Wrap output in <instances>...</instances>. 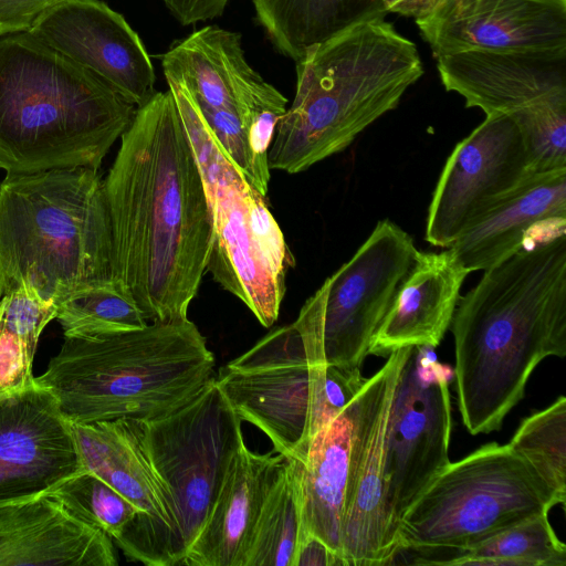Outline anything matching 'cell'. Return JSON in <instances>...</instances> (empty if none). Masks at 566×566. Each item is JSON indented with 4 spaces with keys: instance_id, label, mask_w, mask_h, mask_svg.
<instances>
[{
    "instance_id": "ba28073f",
    "label": "cell",
    "mask_w": 566,
    "mask_h": 566,
    "mask_svg": "<svg viewBox=\"0 0 566 566\" xmlns=\"http://www.w3.org/2000/svg\"><path fill=\"white\" fill-rule=\"evenodd\" d=\"M176 105L211 210L207 271L270 327L279 317L294 259L265 196L226 157L192 99L184 94Z\"/></svg>"
},
{
    "instance_id": "9a60e30c",
    "label": "cell",
    "mask_w": 566,
    "mask_h": 566,
    "mask_svg": "<svg viewBox=\"0 0 566 566\" xmlns=\"http://www.w3.org/2000/svg\"><path fill=\"white\" fill-rule=\"evenodd\" d=\"M161 66L167 82L182 84L198 108L237 115L258 169H270L269 148L287 99L249 65L239 33L213 25L195 31L163 55Z\"/></svg>"
},
{
    "instance_id": "3957f363",
    "label": "cell",
    "mask_w": 566,
    "mask_h": 566,
    "mask_svg": "<svg viewBox=\"0 0 566 566\" xmlns=\"http://www.w3.org/2000/svg\"><path fill=\"white\" fill-rule=\"evenodd\" d=\"M423 72L416 43L385 17L310 46L296 62L294 99L275 126L270 169L298 174L346 149Z\"/></svg>"
},
{
    "instance_id": "9c48e42d",
    "label": "cell",
    "mask_w": 566,
    "mask_h": 566,
    "mask_svg": "<svg viewBox=\"0 0 566 566\" xmlns=\"http://www.w3.org/2000/svg\"><path fill=\"white\" fill-rule=\"evenodd\" d=\"M130 420L170 500L172 523L156 566L181 565L243 442L242 420L214 377L176 410L148 420Z\"/></svg>"
},
{
    "instance_id": "8fae6325",
    "label": "cell",
    "mask_w": 566,
    "mask_h": 566,
    "mask_svg": "<svg viewBox=\"0 0 566 566\" xmlns=\"http://www.w3.org/2000/svg\"><path fill=\"white\" fill-rule=\"evenodd\" d=\"M436 60L446 91L467 107L517 124L533 174L566 168V52L469 50Z\"/></svg>"
},
{
    "instance_id": "d6986e66",
    "label": "cell",
    "mask_w": 566,
    "mask_h": 566,
    "mask_svg": "<svg viewBox=\"0 0 566 566\" xmlns=\"http://www.w3.org/2000/svg\"><path fill=\"white\" fill-rule=\"evenodd\" d=\"M92 71L137 107L156 93V75L138 34L101 0H61L29 30Z\"/></svg>"
},
{
    "instance_id": "d4e9b609",
    "label": "cell",
    "mask_w": 566,
    "mask_h": 566,
    "mask_svg": "<svg viewBox=\"0 0 566 566\" xmlns=\"http://www.w3.org/2000/svg\"><path fill=\"white\" fill-rule=\"evenodd\" d=\"M360 400L359 391L315 434L301 473L303 531L322 539L343 562L342 518Z\"/></svg>"
},
{
    "instance_id": "e0dca14e",
    "label": "cell",
    "mask_w": 566,
    "mask_h": 566,
    "mask_svg": "<svg viewBox=\"0 0 566 566\" xmlns=\"http://www.w3.org/2000/svg\"><path fill=\"white\" fill-rule=\"evenodd\" d=\"M71 426L83 470L101 478L139 511L114 541L129 559L156 566L172 523L170 500L132 420Z\"/></svg>"
},
{
    "instance_id": "5b68a950",
    "label": "cell",
    "mask_w": 566,
    "mask_h": 566,
    "mask_svg": "<svg viewBox=\"0 0 566 566\" xmlns=\"http://www.w3.org/2000/svg\"><path fill=\"white\" fill-rule=\"evenodd\" d=\"M214 377V357L189 319L143 328L64 336L35 382L70 423L148 420L191 400Z\"/></svg>"
},
{
    "instance_id": "7402d4cb",
    "label": "cell",
    "mask_w": 566,
    "mask_h": 566,
    "mask_svg": "<svg viewBox=\"0 0 566 566\" xmlns=\"http://www.w3.org/2000/svg\"><path fill=\"white\" fill-rule=\"evenodd\" d=\"M111 538L48 493L0 504V566H115Z\"/></svg>"
},
{
    "instance_id": "52a82bcc",
    "label": "cell",
    "mask_w": 566,
    "mask_h": 566,
    "mask_svg": "<svg viewBox=\"0 0 566 566\" xmlns=\"http://www.w3.org/2000/svg\"><path fill=\"white\" fill-rule=\"evenodd\" d=\"M563 501L509 444L492 442L450 462L402 514L398 553L417 554L423 565L439 553L451 555Z\"/></svg>"
},
{
    "instance_id": "83f0119b",
    "label": "cell",
    "mask_w": 566,
    "mask_h": 566,
    "mask_svg": "<svg viewBox=\"0 0 566 566\" xmlns=\"http://www.w3.org/2000/svg\"><path fill=\"white\" fill-rule=\"evenodd\" d=\"M56 312L54 301L25 285L0 297V394L35 382L32 365L39 337Z\"/></svg>"
},
{
    "instance_id": "f546056e",
    "label": "cell",
    "mask_w": 566,
    "mask_h": 566,
    "mask_svg": "<svg viewBox=\"0 0 566 566\" xmlns=\"http://www.w3.org/2000/svg\"><path fill=\"white\" fill-rule=\"evenodd\" d=\"M64 336L106 335L148 324L136 302L116 283L75 291L57 304Z\"/></svg>"
},
{
    "instance_id": "ffe728a7",
    "label": "cell",
    "mask_w": 566,
    "mask_h": 566,
    "mask_svg": "<svg viewBox=\"0 0 566 566\" xmlns=\"http://www.w3.org/2000/svg\"><path fill=\"white\" fill-rule=\"evenodd\" d=\"M415 22L434 57L469 50L566 52V0H442Z\"/></svg>"
},
{
    "instance_id": "f1b7e54d",
    "label": "cell",
    "mask_w": 566,
    "mask_h": 566,
    "mask_svg": "<svg viewBox=\"0 0 566 566\" xmlns=\"http://www.w3.org/2000/svg\"><path fill=\"white\" fill-rule=\"evenodd\" d=\"M443 565L565 566L566 546L556 536L548 513H543L454 553Z\"/></svg>"
},
{
    "instance_id": "7a4b0ae2",
    "label": "cell",
    "mask_w": 566,
    "mask_h": 566,
    "mask_svg": "<svg viewBox=\"0 0 566 566\" xmlns=\"http://www.w3.org/2000/svg\"><path fill=\"white\" fill-rule=\"evenodd\" d=\"M449 328L463 424L472 436L497 431L539 363L566 356V231L485 270Z\"/></svg>"
},
{
    "instance_id": "8992f818",
    "label": "cell",
    "mask_w": 566,
    "mask_h": 566,
    "mask_svg": "<svg viewBox=\"0 0 566 566\" xmlns=\"http://www.w3.org/2000/svg\"><path fill=\"white\" fill-rule=\"evenodd\" d=\"M112 282V232L98 170L7 174L0 184V297L25 285L57 304Z\"/></svg>"
},
{
    "instance_id": "4316f807",
    "label": "cell",
    "mask_w": 566,
    "mask_h": 566,
    "mask_svg": "<svg viewBox=\"0 0 566 566\" xmlns=\"http://www.w3.org/2000/svg\"><path fill=\"white\" fill-rule=\"evenodd\" d=\"M303 463L286 459L253 527L243 566H294L302 525Z\"/></svg>"
},
{
    "instance_id": "1f68e13d",
    "label": "cell",
    "mask_w": 566,
    "mask_h": 566,
    "mask_svg": "<svg viewBox=\"0 0 566 566\" xmlns=\"http://www.w3.org/2000/svg\"><path fill=\"white\" fill-rule=\"evenodd\" d=\"M83 523L115 537L138 509L94 473L82 470L46 492Z\"/></svg>"
},
{
    "instance_id": "277c9868",
    "label": "cell",
    "mask_w": 566,
    "mask_h": 566,
    "mask_svg": "<svg viewBox=\"0 0 566 566\" xmlns=\"http://www.w3.org/2000/svg\"><path fill=\"white\" fill-rule=\"evenodd\" d=\"M137 106L29 31L0 35V169L98 170Z\"/></svg>"
},
{
    "instance_id": "4fadbf2b",
    "label": "cell",
    "mask_w": 566,
    "mask_h": 566,
    "mask_svg": "<svg viewBox=\"0 0 566 566\" xmlns=\"http://www.w3.org/2000/svg\"><path fill=\"white\" fill-rule=\"evenodd\" d=\"M410 347L392 350L360 390L342 518L345 566L390 564L398 552L388 499L386 438L396 385Z\"/></svg>"
},
{
    "instance_id": "603a6c76",
    "label": "cell",
    "mask_w": 566,
    "mask_h": 566,
    "mask_svg": "<svg viewBox=\"0 0 566 566\" xmlns=\"http://www.w3.org/2000/svg\"><path fill=\"white\" fill-rule=\"evenodd\" d=\"M285 461L281 453H255L243 441L181 565L243 566L253 527Z\"/></svg>"
},
{
    "instance_id": "d590c367",
    "label": "cell",
    "mask_w": 566,
    "mask_h": 566,
    "mask_svg": "<svg viewBox=\"0 0 566 566\" xmlns=\"http://www.w3.org/2000/svg\"><path fill=\"white\" fill-rule=\"evenodd\" d=\"M442 0H382L387 13L419 20L432 12Z\"/></svg>"
},
{
    "instance_id": "484cf974",
    "label": "cell",
    "mask_w": 566,
    "mask_h": 566,
    "mask_svg": "<svg viewBox=\"0 0 566 566\" xmlns=\"http://www.w3.org/2000/svg\"><path fill=\"white\" fill-rule=\"evenodd\" d=\"M276 49L297 62L305 51L347 27L386 17L382 0H252Z\"/></svg>"
},
{
    "instance_id": "44dd1931",
    "label": "cell",
    "mask_w": 566,
    "mask_h": 566,
    "mask_svg": "<svg viewBox=\"0 0 566 566\" xmlns=\"http://www.w3.org/2000/svg\"><path fill=\"white\" fill-rule=\"evenodd\" d=\"M560 231H566V168L528 176L448 249L469 273L485 271L533 240Z\"/></svg>"
},
{
    "instance_id": "6da1fadb",
    "label": "cell",
    "mask_w": 566,
    "mask_h": 566,
    "mask_svg": "<svg viewBox=\"0 0 566 566\" xmlns=\"http://www.w3.org/2000/svg\"><path fill=\"white\" fill-rule=\"evenodd\" d=\"M103 185L114 281L148 323L188 318L207 272L213 226L170 90L137 107Z\"/></svg>"
},
{
    "instance_id": "ac0fdd59",
    "label": "cell",
    "mask_w": 566,
    "mask_h": 566,
    "mask_svg": "<svg viewBox=\"0 0 566 566\" xmlns=\"http://www.w3.org/2000/svg\"><path fill=\"white\" fill-rule=\"evenodd\" d=\"M82 470L72 426L48 389L34 382L0 394V504L46 493Z\"/></svg>"
},
{
    "instance_id": "5bb4252c",
    "label": "cell",
    "mask_w": 566,
    "mask_h": 566,
    "mask_svg": "<svg viewBox=\"0 0 566 566\" xmlns=\"http://www.w3.org/2000/svg\"><path fill=\"white\" fill-rule=\"evenodd\" d=\"M432 347L411 346L401 368L386 438V476L394 521L451 462V369ZM398 533V532H397Z\"/></svg>"
},
{
    "instance_id": "e575fe53",
    "label": "cell",
    "mask_w": 566,
    "mask_h": 566,
    "mask_svg": "<svg viewBox=\"0 0 566 566\" xmlns=\"http://www.w3.org/2000/svg\"><path fill=\"white\" fill-rule=\"evenodd\" d=\"M344 566V562L318 537L306 534L300 543L294 566Z\"/></svg>"
},
{
    "instance_id": "7c38bea8",
    "label": "cell",
    "mask_w": 566,
    "mask_h": 566,
    "mask_svg": "<svg viewBox=\"0 0 566 566\" xmlns=\"http://www.w3.org/2000/svg\"><path fill=\"white\" fill-rule=\"evenodd\" d=\"M324 370L308 360L292 323L222 366L214 381L242 421L259 428L277 453L303 463L321 430Z\"/></svg>"
},
{
    "instance_id": "30bf717a",
    "label": "cell",
    "mask_w": 566,
    "mask_h": 566,
    "mask_svg": "<svg viewBox=\"0 0 566 566\" xmlns=\"http://www.w3.org/2000/svg\"><path fill=\"white\" fill-rule=\"evenodd\" d=\"M419 252L395 222L376 224L293 322L312 364L360 368Z\"/></svg>"
},
{
    "instance_id": "d6a6232c",
    "label": "cell",
    "mask_w": 566,
    "mask_h": 566,
    "mask_svg": "<svg viewBox=\"0 0 566 566\" xmlns=\"http://www.w3.org/2000/svg\"><path fill=\"white\" fill-rule=\"evenodd\" d=\"M61 0H0V35L29 31L38 18Z\"/></svg>"
},
{
    "instance_id": "4dcf8cb0",
    "label": "cell",
    "mask_w": 566,
    "mask_h": 566,
    "mask_svg": "<svg viewBox=\"0 0 566 566\" xmlns=\"http://www.w3.org/2000/svg\"><path fill=\"white\" fill-rule=\"evenodd\" d=\"M547 485L566 500V398L523 419L510 443Z\"/></svg>"
},
{
    "instance_id": "cb8c5ba5",
    "label": "cell",
    "mask_w": 566,
    "mask_h": 566,
    "mask_svg": "<svg viewBox=\"0 0 566 566\" xmlns=\"http://www.w3.org/2000/svg\"><path fill=\"white\" fill-rule=\"evenodd\" d=\"M469 272L447 248L419 252L379 327L371 355L407 346L437 347L449 329Z\"/></svg>"
},
{
    "instance_id": "2e32d148",
    "label": "cell",
    "mask_w": 566,
    "mask_h": 566,
    "mask_svg": "<svg viewBox=\"0 0 566 566\" xmlns=\"http://www.w3.org/2000/svg\"><path fill=\"white\" fill-rule=\"evenodd\" d=\"M532 174L528 144L517 124L504 115H485L444 164L428 209L427 242L449 248Z\"/></svg>"
},
{
    "instance_id": "836d02e7",
    "label": "cell",
    "mask_w": 566,
    "mask_h": 566,
    "mask_svg": "<svg viewBox=\"0 0 566 566\" xmlns=\"http://www.w3.org/2000/svg\"><path fill=\"white\" fill-rule=\"evenodd\" d=\"M177 20L184 24L220 17L228 0H163Z\"/></svg>"
}]
</instances>
